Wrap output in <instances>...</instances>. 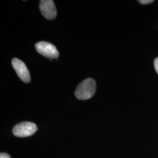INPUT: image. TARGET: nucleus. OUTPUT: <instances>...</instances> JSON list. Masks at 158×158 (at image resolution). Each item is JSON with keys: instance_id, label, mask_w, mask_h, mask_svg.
Instances as JSON below:
<instances>
[{"instance_id": "obj_3", "label": "nucleus", "mask_w": 158, "mask_h": 158, "mask_svg": "<svg viewBox=\"0 0 158 158\" xmlns=\"http://www.w3.org/2000/svg\"><path fill=\"white\" fill-rule=\"evenodd\" d=\"M36 51L44 56L52 59H57L59 56V53L55 46L47 42L42 41L35 44Z\"/></svg>"}, {"instance_id": "obj_4", "label": "nucleus", "mask_w": 158, "mask_h": 158, "mask_svg": "<svg viewBox=\"0 0 158 158\" xmlns=\"http://www.w3.org/2000/svg\"><path fill=\"white\" fill-rule=\"evenodd\" d=\"M12 65L15 70L17 75L23 82L28 83L31 81V76L28 68L21 60L14 58L12 60Z\"/></svg>"}, {"instance_id": "obj_6", "label": "nucleus", "mask_w": 158, "mask_h": 158, "mask_svg": "<svg viewBox=\"0 0 158 158\" xmlns=\"http://www.w3.org/2000/svg\"><path fill=\"white\" fill-rule=\"evenodd\" d=\"M154 1L153 0H139L138 1V2L141 4H143V5H146V4H151Z\"/></svg>"}, {"instance_id": "obj_5", "label": "nucleus", "mask_w": 158, "mask_h": 158, "mask_svg": "<svg viewBox=\"0 0 158 158\" xmlns=\"http://www.w3.org/2000/svg\"><path fill=\"white\" fill-rule=\"evenodd\" d=\"M40 9L42 15L47 19L52 20L56 17V9L52 0L40 1Z\"/></svg>"}, {"instance_id": "obj_8", "label": "nucleus", "mask_w": 158, "mask_h": 158, "mask_svg": "<svg viewBox=\"0 0 158 158\" xmlns=\"http://www.w3.org/2000/svg\"><path fill=\"white\" fill-rule=\"evenodd\" d=\"M0 158H11V156L6 153H1Z\"/></svg>"}, {"instance_id": "obj_7", "label": "nucleus", "mask_w": 158, "mask_h": 158, "mask_svg": "<svg viewBox=\"0 0 158 158\" xmlns=\"http://www.w3.org/2000/svg\"><path fill=\"white\" fill-rule=\"evenodd\" d=\"M154 67L156 73L158 74V57H156L154 60Z\"/></svg>"}, {"instance_id": "obj_2", "label": "nucleus", "mask_w": 158, "mask_h": 158, "mask_svg": "<svg viewBox=\"0 0 158 158\" xmlns=\"http://www.w3.org/2000/svg\"><path fill=\"white\" fill-rule=\"evenodd\" d=\"M38 130L36 125L31 122H23L15 125L12 130L13 134L19 138L32 135Z\"/></svg>"}, {"instance_id": "obj_1", "label": "nucleus", "mask_w": 158, "mask_h": 158, "mask_svg": "<svg viewBox=\"0 0 158 158\" xmlns=\"http://www.w3.org/2000/svg\"><path fill=\"white\" fill-rule=\"evenodd\" d=\"M96 90V83L94 79L88 78L80 83L75 90V96L80 100L91 98Z\"/></svg>"}]
</instances>
